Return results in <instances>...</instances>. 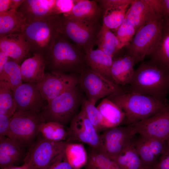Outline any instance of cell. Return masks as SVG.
Masks as SVG:
<instances>
[{"label":"cell","instance_id":"6da1fadb","mask_svg":"<svg viewBox=\"0 0 169 169\" xmlns=\"http://www.w3.org/2000/svg\"><path fill=\"white\" fill-rule=\"evenodd\" d=\"M118 106L125 114L124 121L127 125L148 118L159 111L169 102L131 91L127 86H120L106 97Z\"/></svg>","mask_w":169,"mask_h":169},{"label":"cell","instance_id":"7a4b0ae2","mask_svg":"<svg viewBox=\"0 0 169 169\" xmlns=\"http://www.w3.org/2000/svg\"><path fill=\"white\" fill-rule=\"evenodd\" d=\"M132 91L153 96L164 102L169 93V69L150 59L135 70L130 84Z\"/></svg>","mask_w":169,"mask_h":169},{"label":"cell","instance_id":"3957f363","mask_svg":"<svg viewBox=\"0 0 169 169\" xmlns=\"http://www.w3.org/2000/svg\"><path fill=\"white\" fill-rule=\"evenodd\" d=\"M44 56L51 72L79 74L88 66L86 53L60 33Z\"/></svg>","mask_w":169,"mask_h":169},{"label":"cell","instance_id":"277c9868","mask_svg":"<svg viewBox=\"0 0 169 169\" xmlns=\"http://www.w3.org/2000/svg\"><path fill=\"white\" fill-rule=\"evenodd\" d=\"M169 24L166 13H157L151 20L141 27L136 33L127 47L126 54L131 57L135 64L150 56L161 38L165 26Z\"/></svg>","mask_w":169,"mask_h":169},{"label":"cell","instance_id":"5b68a950","mask_svg":"<svg viewBox=\"0 0 169 169\" xmlns=\"http://www.w3.org/2000/svg\"><path fill=\"white\" fill-rule=\"evenodd\" d=\"M85 99L79 84L48 102L41 113L46 122H56L65 126L79 112Z\"/></svg>","mask_w":169,"mask_h":169},{"label":"cell","instance_id":"8992f818","mask_svg":"<svg viewBox=\"0 0 169 169\" xmlns=\"http://www.w3.org/2000/svg\"><path fill=\"white\" fill-rule=\"evenodd\" d=\"M61 15L27 23L22 33L30 50L44 55L52 46L59 31Z\"/></svg>","mask_w":169,"mask_h":169},{"label":"cell","instance_id":"52a82bcc","mask_svg":"<svg viewBox=\"0 0 169 169\" xmlns=\"http://www.w3.org/2000/svg\"><path fill=\"white\" fill-rule=\"evenodd\" d=\"M46 120L41 112L16 111L11 117L7 137L24 149L30 147L39 134Z\"/></svg>","mask_w":169,"mask_h":169},{"label":"cell","instance_id":"ba28073f","mask_svg":"<svg viewBox=\"0 0 169 169\" xmlns=\"http://www.w3.org/2000/svg\"><path fill=\"white\" fill-rule=\"evenodd\" d=\"M102 26L100 23H89L61 15L59 31L86 54L93 50L96 44Z\"/></svg>","mask_w":169,"mask_h":169},{"label":"cell","instance_id":"9c48e42d","mask_svg":"<svg viewBox=\"0 0 169 169\" xmlns=\"http://www.w3.org/2000/svg\"><path fill=\"white\" fill-rule=\"evenodd\" d=\"M67 142H54L38 136L29 147L23 160L34 169H45L64 153Z\"/></svg>","mask_w":169,"mask_h":169},{"label":"cell","instance_id":"30bf717a","mask_svg":"<svg viewBox=\"0 0 169 169\" xmlns=\"http://www.w3.org/2000/svg\"><path fill=\"white\" fill-rule=\"evenodd\" d=\"M79 84L86 99L95 105L100 99L113 94L120 86L89 66L79 74Z\"/></svg>","mask_w":169,"mask_h":169},{"label":"cell","instance_id":"8fae6325","mask_svg":"<svg viewBox=\"0 0 169 169\" xmlns=\"http://www.w3.org/2000/svg\"><path fill=\"white\" fill-rule=\"evenodd\" d=\"M135 135L131 125L107 129L100 134L97 150L112 158L122 153L132 143Z\"/></svg>","mask_w":169,"mask_h":169},{"label":"cell","instance_id":"7c38bea8","mask_svg":"<svg viewBox=\"0 0 169 169\" xmlns=\"http://www.w3.org/2000/svg\"><path fill=\"white\" fill-rule=\"evenodd\" d=\"M79 74L50 71L45 73L37 85L44 99L49 102L69 89L79 84Z\"/></svg>","mask_w":169,"mask_h":169},{"label":"cell","instance_id":"4fadbf2b","mask_svg":"<svg viewBox=\"0 0 169 169\" xmlns=\"http://www.w3.org/2000/svg\"><path fill=\"white\" fill-rule=\"evenodd\" d=\"M66 141L79 142L88 145L90 148L96 150L99 147V133L81 109L71 120L69 127L67 128V136Z\"/></svg>","mask_w":169,"mask_h":169},{"label":"cell","instance_id":"5bb4252c","mask_svg":"<svg viewBox=\"0 0 169 169\" xmlns=\"http://www.w3.org/2000/svg\"><path fill=\"white\" fill-rule=\"evenodd\" d=\"M131 125L135 135L167 140L169 137V102L155 114Z\"/></svg>","mask_w":169,"mask_h":169},{"label":"cell","instance_id":"9a60e30c","mask_svg":"<svg viewBox=\"0 0 169 169\" xmlns=\"http://www.w3.org/2000/svg\"><path fill=\"white\" fill-rule=\"evenodd\" d=\"M13 92L16 105V112H41L48 103L36 84L23 83Z\"/></svg>","mask_w":169,"mask_h":169},{"label":"cell","instance_id":"2e32d148","mask_svg":"<svg viewBox=\"0 0 169 169\" xmlns=\"http://www.w3.org/2000/svg\"><path fill=\"white\" fill-rule=\"evenodd\" d=\"M153 2V0H134L130 5L125 18L134 25L136 32L159 13Z\"/></svg>","mask_w":169,"mask_h":169},{"label":"cell","instance_id":"e0dca14e","mask_svg":"<svg viewBox=\"0 0 169 169\" xmlns=\"http://www.w3.org/2000/svg\"><path fill=\"white\" fill-rule=\"evenodd\" d=\"M103 13L96 0H76L71 11L63 15L89 23L101 24Z\"/></svg>","mask_w":169,"mask_h":169},{"label":"cell","instance_id":"ac0fdd59","mask_svg":"<svg viewBox=\"0 0 169 169\" xmlns=\"http://www.w3.org/2000/svg\"><path fill=\"white\" fill-rule=\"evenodd\" d=\"M55 0H24L17 10L26 23L55 15L53 8Z\"/></svg>","mask_w":169,"mask_h":169},{"label":"cell","instance_id":"d6986e66","mask_svg":"<svg viewBox=\"0 0 169 169\" xmlns=\"http://www.w3.org/2000/svg\"><path fill=\"white\" fill-rule=\"evenodd\" d=\"M30 50L29 45L23 33L0 37V51L5 53L11 60L18 64Z\"/></svg>","mask_w":169,"mask_h":169},{"label":"cell","instance_id":"ffe728a7","mask_svg":"<svg viewBox=\"0 0 169 169\" xmlns=\"http://www.w3.org/2000/svg\"><path fill=\"white\" fill-rule=\"evenodd\" d=\"M20 66L23 81L37 84L43 79L45 75L46 64L44 56L34 52L33 56L25 59Z\"/></svg>","mask_w":169,"mask_h":169},{"label":"cell","instance_id":"44dd1931","mask_svg":"<svg viewBox=\"0 0 169 169\" xmlns=\"http://www.w3.org/2000/svg\"><path fill=\"white\" fill-rule=\"evenodd\" d=\"M135 64L132 59L126 54L114 58L111 73L114 82L121 86L129 85L134 74Z\"/></svg>","mask_w":169,"mask_h":169},{"label":"cell","instance_id":"7402d4cb","mask_svg":"<svg viewBox=\"0 0 169 169\" xmlns=\"http://www.w3.org/2000/svg\"><path fill=\"white\" fill-rule=\"evenodd\" d=\"M85 59L90 68L107 79L114 82L111 73L114 60L113 56L98 49H93L86 53Z\"/></svg>","mask_w":169,"mask_h":169},{"label":"cell","instance_id":"603a6c76","mask_svg":"<svg viewBox=\"0 0 169 169\" xmlns=\"http://www.w3.org/2000/svg\"><path fill=\"white\" fill-rule=\"evenodd\" d=\"M97 107L102 116L105 130L118 126L124 121V113L116 104L107 98H103Z\"/></svg>","mask_w":169,"mask_h":169},{"label":"cell","instance_id":"cb8c5ba5","mask_svg":"<svg viewBox=\"0 0 169 169\" xmlns=\"http://www.w3.org/2000/svg\"><path fill=\"white\" fill-rule=\"evenodd\" d=\"M26 23L22 14L17 10L0 13V37L22 33Z\"/></svg>","mask_w":169,"mask_h":169},{"label":"cell","instance_id":"d4e9b609","mask_svg":"<svg viewBox=\"0 0 169 169\" xmlns=\"http://www.w3.org/2000/svg\"><path fill=\"white\" fill-rule=\"evenodd\" d=\"M65 157L73 169H80L86 166L88 153L81 143L67 142L64 149Z\"/></svg>","mask_w":169,"mask_h":169},{"label":"cell","instance_id":"484cf974","mask_svg":"<svg viewBox=\"0 0 169 169\" xmlns=\"http://www.w3.org/2000/svg\"><path fill=\"white\" fill-rule=\"evenodd\" d=\"M96 44L99 49L114 58L122 49L115 34L103 25L98 36Z\"/></svg>","mask_w":169,"mask_h":169},{"label":"cell","instance_id":"4316f807","mask_svg":"<svg viewBox=\"0 0 169 169\" xmlns=\"http://www.w3.org/2000/svg\"><path fill=\"white\" fill-rule=\"evenodd\" d=\"M110 158L116 163L120 169H143L133 140L122 153Z\"/></svg>","mask_w":169,"mask_h":169},{"label":"cell","instance_id":"83f0119b","mask_svg":"<svg viewBox=\"0 0 169 169\" xmlns=\"http://www.w3.org/2000/svg\"><path fill=\"white\" fill-rule=\"evenodd\" d=\"M0 82L4 84L13 91L23 84L19 64L12 60L8 62L0 73Z\"/></svg>","mask_w":169,"mask_h":169},{"label":"cell","instance_id":"f1b7e54d","mask_svg":"<svg viewBox=\"0 0 169 169\" xmlns=\"http://www.w3.org/2000/svg\"><path fill=\"white\" fill-rule=\"evenodd\" d=\"M150 57L151 59L169 69V24L164 27L160 40Z\"/></svg>","mask_w":169,"mask_h":169},{"label":"cell","instance_id":"f546056e","mask_svg":"<svg viewBox=\"0 0 169 169\" xmlns=\"http://www.w3.org/2000/svg\"><path fill=\"white\" fill-rule=\"evenodd\" d=\"M39 134L44 139L51 141H66L67 128L59 123L50 121L44 123L41 126Z\"/></svg>","mask_w":169,"mask_h":169},{"label":"cell","instance_id":"4dcf8cb0","mask_svg":"<svg viewBox=\"0 0 169 169\" xmlns=\"http://www.w3.org/2000/svg\"><path fill=\"white\" fill-rule=\"evenodd\" d=\"M130 5L105 10L103 13L102 25L111 30L116 31L124 21Z\"/></svg>","mask_w":169,"mask_h":169},{"label":"cell","instance_id":"1f68e13d","mask_svg":"<svg viewBox=\"0 0 169 169\" xmlns=\"http://www.w3.org/2000/svg\"><path fill=\"white\" fill-rule=\"evenodd\" d=\"M86 169H120L111 158L99 151L90 148Z\"/></svg>","mask_w":169,"mask_h":169},{"label":"cell","instance_id":"d6a6232c","mask_svg":"<svg viewBox=\"0 0 169 169\" xmlns=\"http://www.w3.org/2000/svg\"><path fill=\"white\" fill-rule=\"evenodd\" d=\"M133 142L140 158L143 169H150L158 159L154 154L144 138L139 135L135 137Z\"/></svg>","mask_w":169,"mask_h":169},{"label":"cell","instance_id":"836d02e7","mask_svg":"<svg viewBox=\"0 0 169 169\" xmlns=\"http://www.w3.org/2000/svg\"><path fill=\"white\" fill-rule=\"evenodd\" d=\"M16 111V105L13 91L0 82V115L11 117Z\"/></svg>","mask_w":169,"mask_h":169},{"label":"cell","instance_id":"e575fe53","mask_svg":"<svg viewBox=\"0 0 169 169\" xmlns=\"http://www.w3.org/2000/svg\"><path fill=\"white\" fill-rule=\"evenodd\" d=\"M81 109L99 133L105 130L101 114L95 105L86 99L84 101Z\"/></svg>","mask_w":169,"mask_h":169},{"label":"cell","instance_id":"d590c367","mask_svg":"<svg viewBox=\"0 0 169 169\" xmlns=\"http://www.w3.org/2000/svg\"><path fill=\"white\" fill-rule=\"evenodd\" d=\"M0 152L10 156L19 161L24 160L26 156L24 149L7 136L0 137Z\"/></svg>","mask_w":169,"mask_h":169},{"label":"cell","instance_id":"8d00e7d4","mask_svg":"<svg viewBox=\"0 0 169 169\" xmlns=\"http://www.w3.org/2000/svg\"><path fill=\"white\" fill-rule=\"evenodd\" d=\"M115 32V34L122 48L129 44L136 33V30L132 24L125 18Z\"/></svg>","mask_w":169,"mask_h":169},{"label":"cell","instance_id":"74e56055","mask_svg":"<svg viewBox=\"0 0 169 169\" xmlns=\"http://www.w3.org/2000/svg\"><path fill=\"white\" fill-rule=\"evenodd\" d=\"M142 137L145 140L154 154L159 159L165 150L168 140H164L157 138Z\"/></svg>","mask_w":169,"mask_h":169},{"label":"cell","instance_id":"f35d334b","mask_svg":"<svg viewBox=\"0 0 169 169\" xmlns=\"http://www.w3.org/2000/svg\"><path fill=\"white\" fill-rule=\"evenodd\" d=\"M76 0H55L53 8L55 15L66 14L72 10Z\"/></svg>","mask_w":169,"mask_h":169},{"label":"cell","instance_id":"ab89813d","mask_svg":"<svg viewBox=\"0 0 169 169\" xmlns=\"http://www.w3.org/2000/svg\"><path fill=\"white\" fill-rule=\"evenodd\" d=\"M134 0H96L103 11L110 8L130 5Z\"/></svg>","mask_w":169,"mask_h":169},{"label":"cell","instance_id":"60d3db41","mask_svg":"<svg viewBox=\"0 0 169 169\" xmlns=\"http://www.w3.org/2000/svg\"><path fill=\"white\" fill-rule=\"evenodd\" d=\"M150 169H169V138L164 152L157 163Z\"/></svg>","mask_w":169,"mask_h":169},{"label":"cell","instance_id":"b9f144b4","mask_svg":"<svg viewBox=\"0 0 169 169\" xmlns=\"http://www.w3.org/2000/svg\"><path fill=\"white\" fill-rule=\"evenodd\" d=\"M45 169H73L67 161L64 153Z\"/></svg>","mask_w":169,"mask_h":169},{"label":"cell","instance_id":"7bdbcfd3","mask_svg":"<svg viewBox=\"0 0 169 169\" xmlns=\"http://www.w3.org/2000/svg\"><path fill=\"white\" fill-rule=\"evenodd\" d=\"M11 118L4 115H0V137H7Z\"/></svg>","mask_w":169,"mask_h":169},{"label":"cell","instance_id":"ee69618b","mask_svg":"<svg viewBox=\"0 0 169 169\" xmlns=\"http://www.w3.org/2000/svg\"><path fill=\"white\" fill-rule=\"evenodd\" d=\"M19 161L12 156L0 152V167L2 169L8 166L15 165Z\"/></svg>","mask_w":169,"mask_h":169},{"label":"cell","instance_id":"f6af8a7d","mask_svg":"<svg viewBox=\"0 0 169 169\" xmlns=\"http://www.w3.org/2000/svg\"><path fill=\"white\" fill-rule=\"evenodd\" d=\"M12 0H0V13L10 10Z\"/></svg>","mask_w":169,"mask_h":169},{"label":"cell","instance_id":"bcb514c9","mask_svg":"<svg viewBox=\"0 0 169 169\" xmlns=\"http://www.w3.org/2000/svg\"><path fill=\"white\" fill-rule=\"evenodd\" d=\"M10 59L6 54L0 51V73L3 70L6 64L11 60Z\"/></svg>","mask_w":169,"mask_h":169},{"label":"cell","instance_id":"7dc6e473","mask_svg":"<svg viewBox=\"0 0 169 169\" xmlns=\"http://www.w3.org/2000/svg\"><path fill=\"white\" fill-rule=\"evenodd\" d=\"M2 169H34L29 163L24 162L20 166H16L15 165L11 166Z\"/></svg>","mask_w":169,"mask_h":169},{"label":"cell","instance_id":"c3c4849f","mask_svg":"<svg viewBox=\"0 0 169 169\" xmlns=\"http://www.w3.org/2000/svg\"><path fill=\"white\" fill-rule=\"evenodd\" d=\"M165 11L169 18V0H162Z\"/></svg>","mask_w":169,"mask_h":169},{"label":"cell","instance_id":"681fc988","mask_svg":"<svg viewBox=\"0 0 169 169\" xmlns=\"http://www.w3.org/2000/svg\"></svg>","mask_w":169,"mask_h":169}]
</instances>
